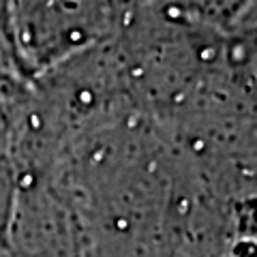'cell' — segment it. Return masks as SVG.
I'll return each mask as SVG.
<instances>
[{
    "instance_id": "cell-1",
    "label": "cell",
    "mask_w": 257,
    "mask_h": 257,
    "mask_svg": "<svg viewBox=\"0 0 257 257\" xmlns=\"http://www.w3.org/2000/svg\"><path fill=\"white\" fill-rule=\"evenodd\" d=\"M128 0H11V30L26 79L86 47L114 39Z\"/></svg>"
},
{
    "instance_id": "cell-2",
    "label": "cell",
    "mask_w": 257,
    "mask_h": 257,
    "mask_svg": "<svg viewBox=\"0 0 257 257\" xmlns=\"http://www.w3.org/2000/svg\"><path fill=\"white\" fill-rule=\"evenodd\" d=\"M5 255L79 257L73 208L52 176H20L18 197L5 234Z\"/></svg>"
},
{
    "instance_id": "cell-3",
    "label": "cell",
    "mask_w": 257,
    "mask_h": 257,
    "mask_svg": "<svg viewBox=\"0 0 257 257\" xmlns=\"http://www.w3.org/2000/svg\"><path fill=\"white\" fill-rule=\"evenodd\" d=\"M142 5L165 18L221 32H229L248 11H253V0H146Z\"/></svg>"
},
{
    "instance_id": "cell-4",
    "label": "cell",
    "mask_w": 257,
    "mask_h": 257,
    "mask_svg": "<svg viewBox=\"0 0 257 257\" xmlns=\"http://www.w3.org/2000/svg\"><path fill=\"white\" fill-rule=\"evenodd\" d=\"M20 187V176L11 157H0V244L5 246V234L15 206Z\"/></svg>"
},
{
    "instance_id": "cell-5",
    "label": "cell",
    "mask_w": 257,
    "mask_h": 257,
    "mask_svg": "<svg viewBox=\"0 0 257 257\" xmlns=\"http://www.w3.org/2000/svg\"><path fill=\"white\" fill-rule=\"evenodd\" d=\"M0 45L13 56V60L20 69V60H18L15 45H13V30H11V0H0ZM20 73H22V69H20Z\"/></svg>"
},
{
    "instance_id": "cell-6",
    "label": "cell",
    "mask_w": 257,
    "mask_h": 257,
    "mask_svg": "<svg viewBox=\"0 0 257 257\" xmlns=\"http://www.w3.org/2000/svg\"><path fill=\"white\" fill-rule=\"evenodd\" d=\"M9 75H20V69H18V64H15L13 60V56L5 50L3 45H0V79H5V77H9ZM26 79V77H24Z\"/></svg>"
},
{
    "instance_id": "cell-7",
    "label": "cell",
    "mask_w": 257,
    "mask_h": 257,
    "mask_svg": "<svg viewBox=\"0 0 257 257\" xmlns=\"http://www.w3.org/2000/svg\"><path fill=\"white\" fill-rule=\"evenodd\" d=\"M142 3H146V0H128V5L135 7V5H142Z\"/></svg>"
}]
</instances>
